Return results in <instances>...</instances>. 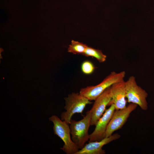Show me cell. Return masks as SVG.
I'll return each mask as SVG.
<instances>
[{"label": "cell", "instance_id": "cell-1", "mask_svg": "<svg viewBox=\"0 0 154 154\" xmlns=\"http://www.w3.org/2000/svg\"><path fill=\"white\" fill-rule=\"evenodd\" d=\"M91 111H88L81 120L76 121L71 119L69 125L71 138L78 148L81 149L89 139L88 131L91 125Z\"/></svg>", "mask_w": 154, "mask_h": 154}, {"label": "cell", "instance_id": "cell-2", "mask_svg": "<svg viewBox=\"0 0 154 154\" xmlns=\"http://www.w3.org/2000/svg\"><path fill=\"white\" fill-rule=\"evenodd\" d=\"M125 74L124 71L119 72H112L99 84L81 88L79 93L90 101L95 100L107 88L114 83L123 80Z\"/></svg>", "mask_w": 154, "mask_h": 154}, {"label": "cell", "instance_id": "cell-3", "mask_svg": "<svg viewBox=\"0 0 154 154\" xmlns=\"http://www.w3.org/2000/svg\"><path fill=\"white\" fill-rule=\"evenodd\" d=\"M49 120L53 124L54 134L59 137L64 143L63 147L60 149L67 154H76L79 149L72 139L69 124L56 115L52 116Z\"/></svg>", "mask_w": 154, "mask_h": 154}, {"label": "cell", "instance_id": "cell-4", "mask_svg": "<svg viewBox=\"0 0 154 154\" xmlns=\"http://www.w3.org/2000/svg\"><path fill=\"white\" fill-rule=\"evenodd\" d=\"M66 111L60 115L61 119L69 124L73 115L75 113L82 114L86 106L92 103L88 98L79 93L72 92L64 98Z\"/></svg>", "mask_w": 154, "mask_h": 154}, {"label": "cell", "instance_id": "cell-5", "mask_svg": "<svg viewBox=\"0 0 154 154\" xmlns=\"http://www.w3.org/2000/svg\"><path fill=\"white\" fill-rule=\"evenodd\" d=\"M126 97L129 103L139 106L143 110H147L146 98L148 94L145 90L138 86L135 77L131 76L125 81Z\"/></svg>", "mask_w": 154, "mask_h": 154}, {"label": "cell", "instance_id": "cell-6", "mask_svg": "<svg viewBox=\"0 0 154 154\" xmlns=\"http://www.w3.org/2000/svg\"><path fill=\"white\" fill-rule=\"evenodd\" d=\"M137 106L136 104L130 103L123 109L116 110L108 125L105 137H109L114 131L121 128L131 113L136 109Z\"/></svg>", "mask_w": 154, "mask_h": 154}, {"label": "cell", "instance_id": "cell-7", "mask_svg": "<svg viewBox=\"0 0 154 154\" xmlns=\"http://www.w3.org/2000/svg\"><path fill=\"white\" fill-rule=\"evenodd\" d=\"M112 99L110 86L107 88L94 100V103L91 109V125L95 126L99 119L103 114L106 106H108Z\"/></svg>", "mask_w": 154, "mask_h": 154}, {"label": "cell", "instance_id": "cell-8", "mask_svg": "<svg viewBox=\"0 0 154 154\" xmlns=\"http://www.w3.org/2000/svg\"><path fill=\"white\" fill-rule=\"evenodd\" d=\"M115 110L113 104H112L108 109L106 110L97 123L94 130L90 134L89 142L99 141L105 138L108 125Z\"/></svg>", "mask_w": 154, "mask_h": 154}, {"label": "cell", "instance_id": "cell-9", "mask_svg": "<svg viewBox=\"0 0 154 154\" xmlns=\"http://www.w3.org/2000/svg\"><path fill=\"white\" fill-rule=\"evenodd\" d=\"M112 99L109 105L113 104L115 110L123 109L126 107L125 81L123 80L111 86Z\"/></svg>", "mask_w": 154, "mask_h": 154}, {"label": "cell", "instance_id": "cell-10", "mask_svg": "<svg viewBox=\"0 0 154 154\" xmlns=\"http://www.w3.org/2000/svg\"><path fill=\"white\" fill-rule=\"evenodd\" d=\"M120 135L118 133L112 135L109 137H105L99 141L89 142L76 154H104L105 151L103 147L110 142L119 138Z\"/></svg>", "mask_w": 154, "mask_h": 154}, {"label": "cell", "instance_id": "cell-11", "mask_svg": "<svg viewBox=\"0 0 154 154\" xmlns=\"http://www.w3.org/2000/svg\"><path fill=\"white\" fill-rule=\"evenodd\" d=\"M82 55L86 56L94 57L99 62L101 63L104 62L107 57L103 53L101 50L88 46Z\"/></svg>", "mask_w": 154, "mask_h": 154}, {"label": "cell", "instance_id": "cell-12", "mask_svg": "<svg viewBox=\"0 0 154 154\" xmlns=\"http://www.w3.org/2000/svg\"><path fill=\"white\" fill-rule=\"evenodd\" d=\"M88 46L82 42L72 40L68 48V51L74 54H83Z\"/></svg>", "mask_w": 154, "mask_h": 154}, {"label": "cell", "instance_id": "cell-13", "mask_svg": "<svg viewBox=\"0 0 154 154\" xmlns=\"http://www.w3.org/2000/svg\"><path fill=\"white\" fill-rule=\"evenodd\" d=\"M81 68L84 74L88 75L92 74L94 72L95 67L91 61L86 60L82 63Z\"/></svg>", "mask_w": 154, "mask_h": 154}]
</instances>
